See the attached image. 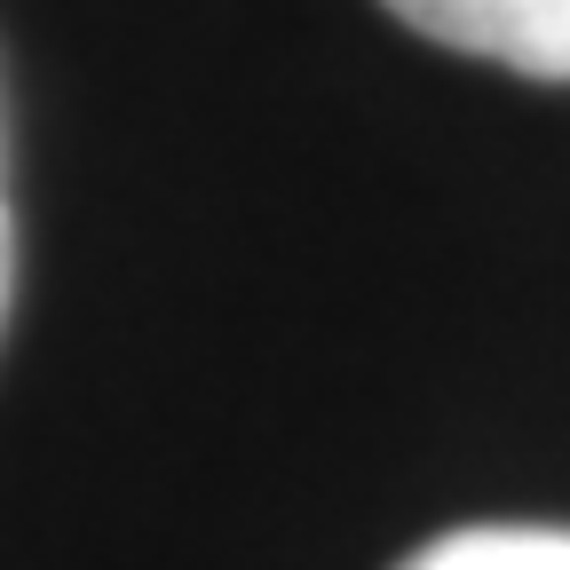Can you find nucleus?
Segmentation results:
<instances>
[{"instance_id": "f03ea898", "label": "nucleus", "mask_w": 570, "mask_h": 570, "mask_svg": "<svg viewBox=\"0 0 570 570\" xmlns=\"http://www.w3.org/2000/svg\"><path fill=\"white\" fill-rule=\"evenodd\" d=\"M396 570H570V531H547V523H468V531L428 539Z\"/></svg>"}, {"instance_id": "7ed1b4c3", "label": "nucleus", "mask_w": 570, "mask_h": 570, "mask_svg": "<svg viewBox=\"0 0 570 570\" xmlns=\"http://www.w3.org/2000/svg\"><path fill=\"white\" fill-rule=\"evenodd\" d=\"M9 285H17V223H9V190H0V325H9Z\"/></svg>"}, {"instance_id": "f257e3e1", "label": "nucleus", "mask_w": 570, "mask_h": 570, "mask_svg": "<svg viewBox=\"0 0 570 570\" xmlns=\"http://www.w3.org/2000/svg\"><path fill=\"white\" fill-rule=\"evenodd\" d=\"M381 9L460 56L531 71V80H570V0H381Z\"/></svg>"}]
</instances>
